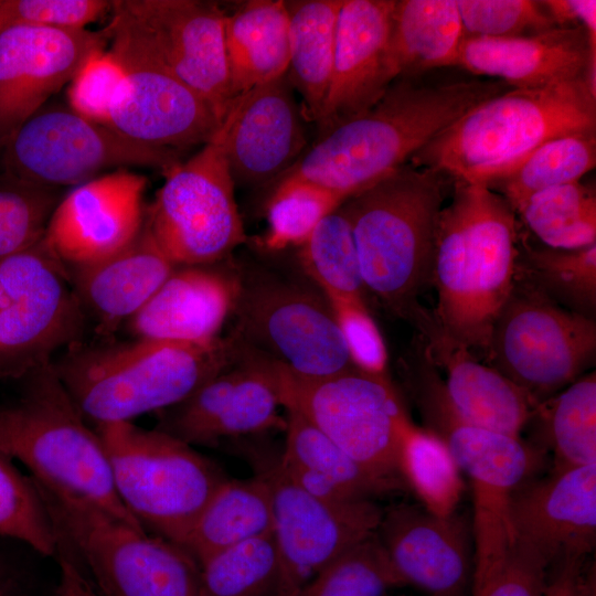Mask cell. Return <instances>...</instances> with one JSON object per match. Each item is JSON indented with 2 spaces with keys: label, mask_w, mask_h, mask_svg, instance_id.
Listing matches in <instances>:
<instances>
[{
  "label": "cell",
  "mask_w": 596,
  "mask_h": 596,
  "mask_svg": "<svg viewBox=\"0 0 596 596\" xmlns=\"http://www.w3.org/2000/svg\"><path fill=\"white\" fill-rule=\"evenodd\" d=\"M511 88L498 79L398 77L369 109L319 135L278 181L308 182L347 200L407 163L471 108Z\"/></svg>",
  "instance_id": "obj_1"
},
{
  "label": "cell",
  "mask_w": 596,
  "mask_h": 596,
  "mask_svg": "<svg viewBox=\"0 0 596 596\" xmlns=\"http://www.w3.org/2000/svg\"><path fill=\"white\" fill-rule=\"evenodd\" d=\"M436 233L433 319L455 342L486 355L492 327L515 280V212L485 184L453 181ZM475 354V353H473Z\"/></svg>",
  "instance_id": "obj_2"
},
{
  "label": "cell",
  "mask_w": 596,
  "mask_h": 596,
  "mask_svg": "<svg viewBox=\"0 0 596 596\" xmlns=\"http://www.w3.org/2000/svg\"><path fill=\"white\" fill-rule=\"evenodd\" d=\"M68 350L54 369L83 416L97 425L178 404L232 365L241 343L234 334L205 343L135 338Z\"/></svg>",
  "instance_id": "obj_3"
},
{
  "label": "cell",
  "mask_w": 596,
  "mask_h": 596,
  "mask_svg": "<svg viewBox=\"0 0 596 596\" xmlns=\"http://www.w3.org/2000/svg\"><path fill=\"white\" fill-rule=\"evenodd\" d=\"M451 182L407 162L340 205L365 288L414 322L423 312L417 297L432 285L437 225Z\"/></svg>",
  "instance_id": "obj_4"
},
{
  "label": "cell",
  "mask_w": 596,
  "mask_h": 596,
  "mask_svg": "<svg viewBox=\"0 0 596 596\" xmlns=\"http://www.w3.org/2000/svg\"><path fill=\"white\" fill-rule=\"evenodd\" d=\"M596 130V97L584 77L542 88H511L475 106L408 163L453 181L491 185L557 136Z\"/></svg>",
  "instance_id": "obj_5"
},
{
  "label": "cell",
  "mask_w": 596,
  "mask_h": 596,
  "mask_svg": "<svg viewBox=\"0 0 596 596\" xmlns=\"http://www.w3.org/2000/svg\"><path fill=\"white\" fill-rule=\"evenodd\" d=\"M20 381L19 397L0 405V453L20 460L35 481L84 498L142 529L121 503L100 438L86 424L53 362Z\"/></svg>",
  "instance_id": "obj_6"
},
{
  "label": "cell",
  "mask_w": 596,
  "mask_h": 596,
  "mask_svg": "<svg viewBox=\"0 0 596 596\" xmlns=\"http://www.w3.org/2000/svg\"><path fill=\"white\" fill-rule=\"evenodd\" d=\"M412 390L428 430L447 446L472 491L473 579L471 595L502 566L515 543L510 509L513 493L544 464V450L465 422L451 407L438 371L419 365Z\"/></svg>",
  "instance_id": "obj_7"
},
{
  "label": "cell",
  "mask_w": 596,
  "mask_h": 596,
  "mask_svg": "<svg viewBox=\"0 0 596 596\" xmlns=\"http://www.w3.org/2000/svg\"><path fill=\"white\" fill-rule=\"evenodd\" d=\"M34 482L56 541L99 596H198L200 565L185 549L123 522L84 498Z\"/></svg>",
  "instance_id": "obj_8"
},
{
  "label": "cell",
  "mask_w": 596,
  "mask_h": 596,
  "mask_svg": "<svg viewBox=\"0 0 596 596\" xmlns=\"http://www.w3.org/2000/svg\"><path fill=\"white\" fill-rule=\"evenodd\" d=\"M117 494L150 534L180 546L228 478L193 446L131 422L97 424Z\"/></svg>",
  "instance_id": "obj_9"
},
{
  "label": "cell",
  "mask_w": 596,
  "mask_h": 596,
  "mask_svg": "<svg viewBox=\"0 0 596 596\" xmlns=\"http://www.w3.org/2000/svg\"><path fill=\"white\" fill-rule=\"evenodd\" d=\"M263 435L231 440L267 487L278 571L272 596H295L322 567L376 533L383 509L374 500L329 503L305 491L286 470L281 448Z\"/></svg>",
  "instance_id": "obj_10"
},
{
  "label": "cell",
  "mask_w": 596,
  "mask_h": 596,
  "mask_svg": "<svg viewBox=\"0 0 596 596\" xmlns=\"http://www.w3.org/2000/svg\"><path fill=\"white\" fill-rule=\"evenodd\" d=\"M277 374L281 407L301 415L358 462L404 485L398 456L413 421L387 376L353 368L305 377L279 363Z\"/></svg>",
  "instance_id": "obj_11"
},
{
  "label": "cell",
  "mask_w": 596,
  "mask_h": 596,
  "mask_svg": "<svg viewBox=\"0 0 596 596\" xmlns=\"http://www.w3.org/2000/svg\"><path fill=\"white\" fill-rule=\"evenodd\" d=\"M595 354V319L556 304L515 275L492 327L490 366L540 404L581 377Z\"/></svg>",
  "instance_id": "obj_12"
},
{
  "label": "cell",
  "mask_w": 596,
  "mask_h": 596,
  "mask_svg": "<svg viewBox=\"0 0 596 596\" xmlns=\"http://www.w3.org/2000/svg\"><path fill=\"white\" fill-rule=\"evenodd\" d=\"M85 310L44 237L0 257V381H20L75 345Z\"/></svg>",
  "instance_id": "obj_13"
},
{
  "label": "cell",
  "mask_w": 596,
  "mask_h": 596,
  "mask_svg": "<svg viewBox=\"0 0 596 596\" xmlns=\"http://www.w3.org/2000/svg\"><path fill=\"white\" fill-rule=\"evenodd\" d=\"M164 177L146 224L175 266L216 264L245 241L220 128Z\"/></svg>",
  "instance_id": "obj_14"
},
{
  "label": "cell",
  "mask_w": 596,
  "mask_h": 596,
  "mask_svg": "<svg viewBox=\"0 0 596 596\" xmlns=\"http://www.w3.org/2000/svg\"><path fill=\"white\" fill-rule=\"evenodd\" d=\"M235 336L305 377H323L353 369L323 292L275 274L241 276L234 312Z\"/></svg>",
  "instance_id": "obj_15"
},
{
  "label": "cell",
  "mask_w": 596,
  "mask_h": 596,
  "mask_svg": "<svg viewBox=\"0 0 596 596\" xmlns=\"http://www.w3.org/2000/svg\"><path fill=\"white\" fill-rule=\"evenodd\" d=\"M181 161L62 108L34 114L8 137L4 151L13 183L35 189L76 187L109 169L145 167L166 172Z\"/></svg>",
  "instance_id": "obj_16"
},
{
  "label": "cell",
  "mask_w": 596,
  "mask_h": 596,
  "mask_svg": "<svg viewBox=\"0 0 596 596\" xmlns=\"http://www.w3.org/2000/svg\"><path fill=\"white\" fill-rule=\"evenodd\" d=\"M105 31L110 40L109 51L124 66L129 83L108 127L180 159L187 150L209 142L222 124L211 107L175 77L118 17L113 14Z\"/></svg>",
  "instance_id": "obj_17"
},
{
  "label": "cell",
  "mask_w": 596,
  "mask_h": 596,
  "mask_svg": "<svg viewBox=\"0 0 596 596\" xmlns=\"http://www.w3.org/2000/svg\"><path fill=\"white\" fill-rule=\"evenodd\" d=\"M111 12L223 121L234 98L224 42L225 13L216 4L120 0L113 1Z\"/></svg>",
  "instance_id": "obj_18"
},
{
  "label": "cell",
  "mask_w": 596,
  "mask_h": 596,
  "mask_svg": "<svg viewBox=\"0 0 596 596\" xmlns=\"http://www.w3.org/2000/svg\"><path fill=\"white\" fill-rule=\"evenodd\" d=\"M146 188V177L128 169L76 185L51 212L43 237L67 268L105 260L140 234Z\"/></svg>",
  "instance_id": "obj_19"
},
{
  "label": "cell",
  "mask_w": 596,
  "mask_h": 596,
  "mask_svg": "<svg viewBox=\"0 0 596 596\" xmlns=\"http://www.w3.org/2000/svg\"><path fill=\"white\" fill-rule=\"evenodd\" d=\"M376 535L404 586L427 596H471L473 540L464 514L393 504L383 509Z\"/></svg>",
  "instance_id": "obj_20"
},
{
  "label": "cell",
  "mask_w": 596,
  "mask_h": 596,
  "mask_svg": "<svg viewBox=\"0 0 596 596\" xmlns=\"http://www.w3.org/2000/svg\"><path fill=\"white\" fill-rule=\"evenodd\" d=\"M305 121L287 74L237 96L220 127L234 183L285 175L306 151Z\"/></svg>",
  "instance_id": "obj_21"
},
{
  "label": "cell",
  "mask_w": 596,
  "mask_h": 596,
  "mask_svg": "<svg viewBox=\"0 0 596 596\" xmlns=\"http://www.w3.org/2000/svg\"><path fill=\"white\" fill-rule=\"evenodd\" d=\"M106 31L18 24L0 31V131L8 137L70 82Z\"/></svg>",
  "instance_id": "obj_22"
},
{
  "label": "cell",
  "mask_w": 596,
  "mask_h": 596,
  "mask_svg": "<svg viewBox=\"0 0 596 596\" xmlns=\"http://www.w3.org/2000/svg\"><path fill=\"white\" fill-rule=\"evenodd\" d=\"M510 519L515 541L552 566L586 560L596 541V464L530 478L513 493Z\"/></svg>",
  "instance_id": "obj_23"
},
{
  "label": "cell",
  "mask_w": 596,
  "mask_h": 596,
  "mask_svg": "<svg viewBox=\"0 0 596 596\" xmlns=\"http://www.w3.org/2000/svg\"><path fill=\"white\" fill-rule=\"evenodd\" d=\"M396 0H343L319 135L369 109L391 85L386 51Z\"/></svg>",
  "instance_id": "obj_24"
},
{
  "label": "cell",
  "mask_w": 596,
  "mask_h": 596,
  "mask_svg": "<svg viewBox=\"0 0 596 596\" xmlns=\"http://www.w3.org/2000/svg\"><path fill=\"white\" fill-rule=\"evenodd\" d=\"M417 327L426 341L424 355L443 370L445 394L458 416L472 425L521 437L539 404L445 334L429 315L426 313Z\"/></svg>",
  "instance_id": "obj_25"
},
{
  "label": "cell",
  "mask_w": 596,
  "mask_h": 596,
  "mask_svg": "<svg viewBox=\"0 0 596 596\" xmlns=\"http://www.w3.org/2000/svg\"><path fill=\"white\" fill-rule=\"evenodd\" d=\"M212 265L177 266L127 326L135 338L205 343L234 312L241 275Z\"/></svg>",
  "instance_id": "obj_26"
},
{
  "label": "cell",
  "mask_w": 596,
  "mask_h": 596,
  "mask_svg": "<svg viewBox=\"0 0 596 596\" xmlns=\"http://www.w3.org/2000/svg\"><path fill=\"white\" fill-rule=\"evenodd\" d=\"M588 57L583 26L552 28L523 36L466 35L457 67L512 88H542L584 77Z\"/></svg>",
  "instance_id": "obj_27"
},
{
  "label": "cell",
  "mask_w": 596,
  "mask_h": 596,
  "mask_svg": "<svg viewBox=\"0 0 596 596\" xmlns=\"http://www.w3.org/2000/svg\"><path fill=\"white\" fill-rule=\"evenodd\" d=\"M175 267L145 220L140 234L125 249L68 272L85 312L96 320L98 333L107 334L137 313Z\"/></svg>",
  "instance_id": "obj_28"
},
{
  "label": "cell",
  "mask_w": 596,
  "mask_h": 596,
  "mask_svg": "<svg viewBox=\"0 0 596 596\" xmlns=\"http://www.w3.org/2000/svg\"><path fill=\"white\" fill-rule=\"evenodd\" d=\"M465 36L456 0H396L385 60L391 83L457 66Z\"/></svg>",
  "instance_id": "obj_29"
},
{
  "label": "cell",
  "mask_w": 596,
  "mask_h": 596,
  "mask_svg": "<svg viewBox=\"0 0 596 596\" xmlns=\"http://www.w3.org/2000/svg\"><path fill=\"white\" fill-rule=\"evenodd\" d=\"M288 25L284 0H251L225 14L224 42L234 99L287 73Z\"/></svg>",
  "instance_id": "obj_30"
},
{
  "label": "cell",
  "mask_w": 596,
  "mask_h": 596,
  "mask_svg": "<svg viewBox=\"0 0 596 596\" xmlns=\"http://www.w3.org/2000/svg\"><path fill=\"white\" fill-rule=\"evenodd\" d=\"M343 0L285 1L288 13L287 77L301 98L306 121L316 123L332 75L337 21Z\"/></svg>",
  "instance_id": "obj_31"
},
{
  "label": "cell",
  "mask_w": 596,
  "mask_h": 596,
  "mask_svg": "<svg viewBox=\"0 0 596 596\" xmlns=\"http://www.w3.org/2000/svg\"><path fill=\"white\" fill-rule=\"evenodd\" d=\"M273 534L268 489L256 476L227 478L202 511L182 547L201 565L211 556Z\"/></svg>",
  "instance_id": "obj_32"
},
{
  "label": "cell",
  "mask_w": 596,
  "mask_h": 596,
  "mask_svg": "<svg viewBox=\"0 0 596 596\" xmlns=\"http://www.w3.org/2000/svg\"><path fill=\"white\" fill-rule=\"evenodd\" d=\"M285 411L281 455L287 464L312 471L358 500L406 489L358 462L298 413Z\"/></svg>",
  "instance_id": "obj_33"
},
{
  "label": "cell",
  "mask_w": 596,
  "mask_h": 596,
  "mask_svg": "<svg viewBox=\"0 0 596 596\" xmlns=\"http://www.w3.org/2000/svg\"><path fill=\"white\" fill-rule=\"evenodd\" d=\"M530 422L552 451L554 470L596 464L595 371L540 403Z\"/></svg>",
  "instance_id": "obj_34"
},
{
  "label": "cell",
  "mask_w": 596,
  "mask_h": 596,
  "mask_svg": "<svg viewBox=\"0 0 596 596\" xmlns=\"http://www.w3.org/2000/svg\"><path fill=\"white\" fill-rule=\"evenodd\" d=\"M596 166L595 131L572 132L546 140L510 172L489 185L518 212L533 194L573 183Z\"/></svg>",
  "instance_id": "obj_35"
},
{
  "label": "cell",
  "mask_w": 596,
  "mask_h": 596,
  "mask_svg": "<svg viewBox=\"0 0 596 596\" xmlns=\"http://www.w3.org/2000/svg\"><path fill=\"white\" fill-rule=\"evenodd\" d=\"M238 374L215 432L221 441L264 435L285 428L276 361L241 342Z\"/></svg>",
  "instance_id": "obj_36"
},
{
  "label": "cell",
  "mask_w": 596,
  "mask_h": 596,
  "mask_svg": "<svg viewBox=\"0 0 596 596\" xmlns=\"http://www.w3.org/2000/svg\"><path fill=\"white\" fill-rule=\"evenodd\" d=\"M398 472L406 489L429 512L448 517L457 511L465 491L464 475L445 443L414 422L402 439Z\"/></svg>",
  "instance_id": "obj_37"
},
{
  "label": "cell",
  "mask_w": 596,
  "mask_h": 596,
  "mask_svg": "<svg viewBox=\"0 0 596 596\" xmlns=\"http://www.w3.org/2000/svg\"><path fill=\"white\" fill-rule=\"evenodd\" d=\"M515 275L556 304L594 318L596 244L574 249L525 247Z\"/></svg>",
  "instance_id": "obj_38"
},
{
  "label": "cell",
  "mask_w": 596,
  "mask_h": 596,
  "mask_svg": "<svg viewBox=\"0 0 596 596\" xmlns=\"http://www.w3.org/2000/svg\"><path fill=\"white\" fill-rule=\"evenodd\" d=\"M298 262L326 297L364 299L366 290L350 223L339 206L298 247Z\"/></svg>",
  "instance_id": "obj_39"
},
{
  "label": "cell",
  "mask_w": 596,
  "mask_h": 596,
  "mask_svg": "<svg viewBox=\"0 0 596 596\" xmlns=\"http://www.w3.org/2000/svg\"><path fill=\"white\" fill-rule=\"evenodd\" d=\"M549 247L574 249L596 244V196L579 181L530 196L518 211Z\"/></svg>",
  "instance_id": "obj_40"
},
{
  "label": "cell",
  "mask_w": 596,
  "mask_h": 596,
  "mask_svg": "<svg viewBox=\"0 0 596 596\" xmlns=\"http://www.w3.org/2000/svg\"><path fill=\"white\" fill-rule=\"evenodd\" d=\"M403 586L374 533L329 562L295 596H387Z\"/></svg>",
  "instance_id": "obj_41"
},
{
  "label": "cell",
  "mask_w": 596,
  "mask_h": 596,
  "mask_svg": "<svg viewBox=\"0 0 596 596\" xmlns=\"http://www.w3.org/2000/svg\"><path fill=\"white\" fill-rule=\"evenodd\" d=\"M200 571L198 596H272L278 571L273 534L215 554Z\"/></svg>",
  "instance_id": "obj_42"
},
{
  "label": "cell",
  "mask_w": 596,
  "mask_h": 596,
  "mask_svg": "<svg viewBox=\"0 0 596 596\" xmlns=\"http://www.w3.org/2000/svg\"><path fill=\"white\" fill-rule=\"evenodd\" d=\"M345 199L302 181L280 180L267 202L264 246L270 251L300 247L319 223Z\"/></svg>",
  "instance_id": "obj_43"
},
{
  "label": "cell",
  "mask_w": 596,
  "mask_h": 596,
  "mask_svg": "<svg viewBox=\"0 0 596 596\" xmlns=\"http://www.w3.org/2000/svg\"><path fill=\"white\" fill-rule=\"evenodd\" d=\"M0 538L17 540L38 553H56V534L34 480L0 453Z\"/></svg>",
  "instance_id": "obj_44"
},
{
  "label": "cell",
  "mask_w": 596,
  "mask_h": 596,
  "mask_svg": "<svg viewBox=\"0 0 596 596\" xmlns=\"http://www.w3.org/2000/svg\"><path fill=\"white\" fill-rule=\"evenodd\" d=\"M128 88V77L120 62L110 51L96 49L70 81V109L85 119L108 126L111 114L125 99Z\"/></svg>",
  "instance_id": "obj_45"
},
{
  "label": "cell",
  "mask_w": 596,
  "mask_h": 596,
  "mask_svg": "<svg viewBox=\"0 0 596 596\" xmlns=\"http://www.w3.org/2000/svg\"><path fill=\"white\" fill-rule=\"evenodd\" d=\"M465 34L511 38L536 34L555 28L540 1L456 0Z\"/></svg>",
  "instance_id": "obj_46"
},
{
  "label": "cell",
  "mask_w": 596,
  "mask_h": 596,
  "mask_svg": "<svg viewBox=\"0 0 596 596\" xmlns=\"http://www.w3.org/2000/svg\"><path fill=\"white\" fill-rule=\"evenodd\" d=\"M351 363L374 376H387V349L364 299L327 297Z\"/></svg>",
  "instance_id": "obj_47"
},
{
  "label": "cell",
  "mask_w": 596,
  "mask_h": 596,
  "mask_svg": "<svg viewBox=\"0 0 596 596\" xmlns=\"http://www.w3.org/2000/svg\"><path fill=\"white\" fill-rule=\"evenodd\" d=\"M50 199L40 189H0V257L38 242L49 221Z\"/></svg>",
  "instance_id": "obj_48"
},
{
  "label": "cell",
  "mask_w": 596,
  "mask_h": 596,
  "mask_svg": "<svg viewBox=\"0 0 596 596\" xmlns=\"http://www.w3.org/2000/svg\"><path fill=\"white\" fill-rule=\"evenodd\" d=\"M6 28L18 24L81 30L111 10L105 0H1Z\"/></svg>",
  "instance_id": "obj_49"
},
{
  "label": "cell",
  "mask_w": 596,
  "mask_h": 596,
  "mask_svg": "<svg viewBox=\"0 0 596 596\" xmlns=\"http://www.w3.org/2000/svg\"><path fill=\"white\" fill-rule=\"evenodd\" d=\"M552 568L539 551L515 541L499 571L471 596H545Z\"/></svg>",
  "instance_id": "obj_50"
},
{
  "label": "cell",
  "mask_w": 596,
  "mask_h": 596,
  "mask_svg": "<svg viewBox=\"0 0 596 596\" xmlns=\"http://www.w3.org/2000/svg\"><path fill=\"white\" fill-rule=\"evenodd\" d=\"M540 2L556 26L585 29L588 42L587 60L596 61V1L547 0Z\"/></svg>",
  "instance_id": "obj_51"
},
{
  "label": "cell",
  "mask_w": 596,
  "mask_h": 596,
  "mask_svg": "<svg viewBox=\"0 0 596 596\" xmlns=\"http://www.w3.org/2000/svg\"><path fill=\"white\" fill-rule=\"evenodd\" d=\"M38 582L30 566L0 546V596H36Z\"/></svg>",
  "instance_id": "obj_52"
},
{
  "label": "cell",
  "mask_w": 596,
  "mask_h": 596,
  "mask_svg": "<svg viewBox=\"0 0 596 596\" xmlns=\"http://www.w3.org/2000/svg\"><path fill=\"white\" fill-rule=\"evenodd\" d=\"M55 555L60 565L57 596H99L77 562L58 542Z\"/></svg>",
  "instance_id": "obj_53"
},
{
  "label": "cell",
  "mask_w": 596,
  "mask_h": 596,
  "mask_svg": "<svg viewBox=\"0 0 596 596\" xmlns=\"http://www.w3.org/2000/svg\"><path fill=\"white\" fill-rule=\"evenodd\" d=\"M584 562L568 560L556 564L552 568L545 596H573L575 578Z\"/></svg>",
  "instance_id": "obj_54"
},
{
  "label": "cell",
  "mask_w": 596,
  "mask_h": 596,
  "mask_svg": "<svg viewBox=\"0 0 596 596\" xmlns=\"http://www.w3.org/2000/svg\"><path fill=\"white\" fill-rule=\"evenodd\" d=\"M595 565L586 563V561L579 567L575 583L573 596H595L596 595V581H595Z\"/></svg>",
  "instance_id": "obj_55"
},
{
  "label": "cell",
  "mask_w": 596,
  "mask_h": 596,
  "mask_svg": "<svg viewBox=\"0 0 596 596\" xmlns=\"http://www.w3.org/2000/svg\"><path fill=\"white\" fill-rule=\"evenodd\" d=\"M6 28V20L0 8V31Z\"/></svg>",
  "instance_id": "obj_56"
},
{
  "label": "cell",
  "mask_w": 596,
  "mask_h": 596,
  "mask_svg": "<svg viewBox=\"0 0 596 596\" xmlns=\"http://www.w3.org/2000/svg\"><path fill=\"white\" fill-rule=\"evenodd\" d=\"M387 596H390V595H387Z\"/></svg>",
  "instance_id": "obj_57"
}]
</instances>
